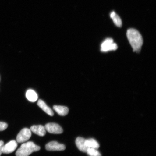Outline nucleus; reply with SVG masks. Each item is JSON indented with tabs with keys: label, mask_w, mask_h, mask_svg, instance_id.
<instances>
[{
	"label": "nucleus",
	"mask_w": 156,
	"mask_h": 156,
	"mask_svg": "<svg viewBox=\"0 0 156 156\" xmlns=\"http://www.w3.org/2000/svg\"><path fill=\"white\" fill-rule=\"evenodd\" d=\"M126 36L133 51L140 52L143 44V38L140 33L136 29L130 28L127 31Z\"/></svg>",
	"instance_id": "f257e3e1"
},
{
	"label": "nucleus",
	"mask_w": 156,
	"mask_h": 156,
	"mask_svg": "<svg viewBox=\"0 0 156 156\" xmlns=\"http://www.w3.org/2000/svg\"><path fill=\"white\" fill-rule=\"evenodd\" d=\"M40 146L35 144L34 142L29 141L23 144L16 153V156H28L33 152L40 151Z\"/></svg>",
	"instance_id": "f03ea898"
},
{
	"label": "nucleus",
	"mask_w": 156,
	"mask_h": 156,
	"mask_svg": "<svg viewBox=\"0 0 156 156\" xmlns=\"http://www.w3.org/2000/svg\"><path fill=\"white\" fill-rule=\"evenodd\" d=\"M101 50L102 52H107L117 49L118 47L116 44L114 42L112 38H107L103 41L101 46Z\"/></svg>",
	"instance_id": "7ed1b4c3"
},
{
	"label": "nucleus",
	"mask_w": 156,
	"mask_h": 156,
	"mask_svg": "<svg viewBox=\"0 0 156 156\" xmlns=\"http://www.w3.org/2000/svg\"><path fill=\"white\" fill-rule=\"evenodd\" d=\"M31 135L32 133L30 129L27 128L23 129L17 136V142L19 143L26 142L30 139Z\"/></svg>",
	"instance_id": "20e7f679"
},
{
	"label": "nucleus",
	"mask_w": 156,
	"mask_h": 156,
	"mask_svg": "<svg viewBox=\"0 0 156 156\" xmlns=\"http://www.w3.org/2000/svg\"><path fill=\"white\" fill-rule=\"evenodd\" d=\"M46 130L49 133L60 134L63 132V129L59 125L55 123H49L44 126Z\"/></svg>",
	"instance_id": "39448f33"
},
{
	"label": "nucleus",
	"mask_w": 156,
	"mask_h": 156,
	"mask_svg": "<svg viewBox=\"0 0 156 156\" xmlns=\"http://www.w3.org/2000/svg\"><path fill=\"white\" fill-rule=\"evenodd\" d=\"M46 149L49 151H63L66 149V146L63 144L58 143L56 141H51L47 144Z\"/></svg>",
	"instance_id": "423d86ee"
},
{
	"label": "nucleus",
	"mask_w": 156,
	"mask_h": 156,
	"mask_svg": "<svg viewBox=\"0 0 156 156\" xmlns=\"http://www.w3.org/2000/svg\"><path fill=\"white\" fill-rule=\"evenodd\" d=\"M17 146V143L15 140H12L3 145L2 148V152L4 154H10L14 151Z\"/></svg>",
	"instance_id": "0eeeda50"
},
{
	"label": "nucleus",
	"mask_w": 156,
	"mask_h": 156,
	"mask_svg": "<svg viewBox=\"0 0 156 156\" xmlns=\"http://www.w3.org/2000/svg\"><path fill=\"white\" fill-rule=\"evenodd\" d=\"M31 131L40 136H44L46 134L44 127L42 125L33 126L31 127Z\"/></svg>",
	"instance_id": "6e6552de"
},
{
	"label": "nucleus",
	"mask_w": 156,
	"mask_h": 156,
	"mask_svg": "<svg viewBox=\"0 0 156 156\" xmlns=\"http://www.w3.org/2000/svg\"><path fill=\"white\" fill-rule=\"evenodd\" d=\"M86 139L83 137H78L76 140V144L80 151L86 153L88 149L85 144Z\"/></svg>",
	"instance_id": "1a4fd4ad"
},
{
	"label": "nucleus",
	"mask_w": 156,
	"mask_h": 156,
	"mask_svg": "<svg viewBox=\"0 0 156 156\" xmlns=\"http://www.w3.org/2000/svg\"><path fill=\"white\" fill-rule=\"evenodd\" d=\"M38 106L44 111L46 114L49 115L50 116H53L54 113L52 109L47 106L46 103L40 99L37 103Z\"/></svg>",
	"instance_id": "9d476101"
},
{
	"label": "nucleus",
	"mask_w": 156,
	"mask_h": 156,
	"mask_svg": "<svg viewBox=\"0 0 156 156\" xmlns=\"http://www.w3.org/2000/svg\"><path fill=\"white\" fill-rule=\"evenodd\" d=\"M53 109L60 116H65L69 112V109L67 107L55 105L54 106Z\"/></svg>",
	"instance_id": "9b49d317"
},
{
	"label": "nucleus",
	"mask_w": 156,
	"mask_h": 156,
	"mask_svg": "<svg viewBox=\"0 0 156 156\" xmlns=\"http://www.w3.org/2000/svg\"><path fill=\"white\" fill-rule=\"evenodd\" d=\"M110 18L112 20L113 22L117 27H121L122 22L121 19L115 11H113L110 13Z\"/></svg>",
	"instance_id": "f8f14e48"
},
{
	"label": "nucleus",
	"mask_w": 156,
	"mask_h": 156,
	"mask_svg": "<svg viewBox=\"0 0 156 156\" xmlns=\"http://www.w3.org/2000/svg\"><path fill=\"white\" fill-rule=\"evenodd\" d=\"M26 97L29 101L32 102H36L38 99L37 94L32 90H29L27 91Z\"/></svg>",
	"instance_id": "ddd939ff"
},
{
	"label": "nucleus",
	"mask_w": 156,
	"mask_h": 156,
	"mask_svg": "<svg viewBox=\"0 0 156 156\" xmlns=\"http://www.w3.org/2000/svg\"><path fill=\"white\" fill-rule=\"evenodd\" d=\"M85 144L88 148H92L98 149L99 147V145L98 142L96 140L93 139V138L86 139Z\"/></svg>",
	"instance_id": "4468645a"
},
{
	"label": "nucleus",
	"mask_w": 156,
	"mask_h": 156,
	"mask_svg": "<svg viewBox=\"0 0 156 156\" xmlns=\"http://www.w3.org/2000/svg\"><path fill=\"white\" fill-rule=\"evenodd\" d=\"M86 153L89 156H101L100 152L94 148H88Z\"/></svg>",
	"instance_id": "2eb2a0df"
},
{
	"label": "nucleus",
	"mask_w": 156,
	"mask_h": 156,
	"mask_svg": "<svg viewBox=\"0 0 156 156\" xmlns=\"http://www.w3.org/2000/svg\"><path fill=\"white\" fill-rule=\"evenodd\" d=\"M8 124L6 123L0 122V131H3L6 129L8 127Z\"/></svg>",
	"instance_id": "dca6fc26"
},
{
	"label": "nucleus",
	"mask_w": 156,
	"mask_h": 156,
	"mask_svg": "<svg viewBox=\"0 0 156 156\" xmlns=\"http://www.w3.org/2000/svg\"><path fill=\"white\" fill-rule=\"evenodd\" d=\"M4 142L2 141H0V156L2 154V148Z\"/></svg>",
	"instance_id": "f3484780"
}]
</instances>
